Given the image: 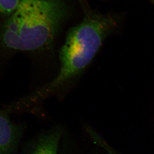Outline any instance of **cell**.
Wrapping results in <instances>:
<instances>
[{"instance_id":"obj_6","label":"cell","mask_w":154,"mask_h":154,"mask_svg":"<svg viewBox=\"0 0 154 154\" xmlns=\"http://www.w3.org/2000/svg\"><path fill=\"white\" fill-rule=\"evenodd\" d=\"M63 146H63H62L60 144V147L59 154H75L74 152L71 151L70 149H69V150L68 147L66 148V147L65 146Z\"/></svg>"},{"instance_id":"obj_4","label":"cell","mask_w":154,"mask_h":154,"mask_svg":"<svg viewBox=\"0 0 154 154\" xmlns=\"http://www.w3.org/2000/svg\"><path fill=\"white\" fill-rule=\"evenodd\" d=\"M25 128L11 120L9 111L0 110V154H17Z\"/></svg>"},{"instance_id":"obj_5","label":"cell","mask_w":154,"mask_h":154,"mask_svg":"<svg viewBox=\"0 0 154 154\" xmlns=\"http://www.w3.org/2000/svg\"><path fill=\"white\" fill-rule=\"evenodd\" d=\"M20 0H0V12L11 14L17 11Z\"/></svg>"},{"instance_id":"obj_3","label":"cell","mask_w":154,"mask_h":154,"mask_svg":"<svg viewBox=\"0 0 154 154\" xmlns=\"http://www.w3.org/2000/svg\"><path fill=\"white\" fill-rule=\"evenodd\" d=\"M64 131L61 125H54L27 141L20 154H59Z\"/></svg>"},{"instance_id":"obj_2","label":"cell","mask_w":154,"mask_h":154,"mask_svg":"<svg viewBox=\"0 0 154 154\" xmlns=\"http://www.w3.org/2000/svg\"><path fill=\"white\" fill-rule=\"evenodd\" d=\"M115 25L111 17L92 15L72 28L61 49L58 74L34 95L36 99L45 98L82 71L91 62Z\"/></svg>"},{"instance_id":"obj_1","label":"cell","mask_w":154,"mask_h":154,"mask_svg":"<svg viewBox=\"0 0 154 154\" xmlns=\"http://www.w3.org/2000/svg\"><path fill=\"white\" fill-rule=\"evenodd\" d=\"M63 0H20L5 23L2 40L8 47L35 51L48 48L68 14Z\"/></svg>"}]
</instances>
